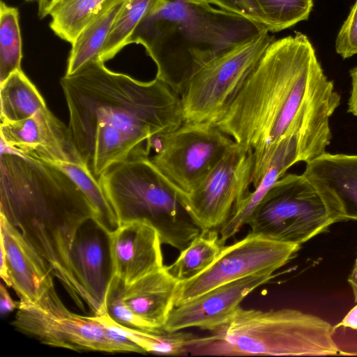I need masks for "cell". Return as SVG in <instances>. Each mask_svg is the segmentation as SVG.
I'll return each mask as SVG.
<instances>
[{
	"label": "cell",
	"mask_w": 357,
	"mask_h": 357,
	"mask_svg": "<svg viewBox=\"0 0 357 357\" xmlns=\"http://www.w3.org/2000/svg\"><path fill=\"white\" fill-rule=\"evenodd\" d=\"M340 104L312 44L296 32L268 45L216 124L238 150L253 151L255 188L284 137L297 135L305 163L326 152L332 138L329 119Z\"/></svg>",
	"instance_id": "cell-1"
},
{
	"label": "cell",
	"mask_w": 357,
	"mask_h": 357,
	"mask_svg": "<svg viewBox=\"0 0 357 357\" xmlns=\"http://www.w3.org/2000/svg\"><path fill=\"white\" fill-rule=\"evenodd\" d=\"M72 139L96 178L144 148L158 132L183 122L181 96L158 77L141 82L89 62L61 79Z\"/></svg>",
	"instance_id": "cell-2"
},
{
	"label": "cell",
	"mask_w": 357,
	"mask_h": 357,
	"mask_svg": "<svg viewBox=\"0 0 357 357\" xmlns=\"http://www.w3.org/2000/svg\"><path fill=\"white\" fill-rule=\"evenodd\" d=\"M0 214L31 243L82 310L71 249L79 228L95 218L90 202L56 165L8 147L0 155Z\"/></svg>",
	"instance_id": "cell-3"
},
{
	"label": "cell",
	"mask_w": 357,
	"mask_h": 357,
	"mask_svg": "<svg viewBox=\"0 0 357 357\" xmlns=\"http://www.w3.org/2000/svg\"><path fill=\"white\" fill-rule=\"evenodd\" d=\"M265 31L262 24L210 4L160 0L137 25L130 44L145 47L156 65V77L181 96L199 68Z\"/></svg>",
	"instance_id": "cell-4"
},
{
	"label": "cell",
	"mask_w": 357,
	"mask_h": 357,
	"mask_svg": "<svg viewBox=\"0 0 357 357\" xmlns=\"http://www.w3.org/2000/svg\"><path fill=\"white\" fill-rule=\"evenodd\" d=\"M334 326L321 318L283 308L239 306L210 335L196 339L190 356H328L344 354L333 339Z\"/></svg>",
	"instance_id": "cell-5"
},
{
	"label": "cell",
	"mask_w": 357,
	"mask_h": 357,
	"mask_svg": "<svg viewBox=\"0 0 357 357\" xmlns=\"http://www.w3.org/2000/svg\"><path fill=\"white\" fill-rule=\"evenodd\" d=\"M146 148L103 172L98 182L119 225L145 220L158 231L162 244L179 251L202 230L181 200V192L155 167Z\"/></svg>",
	"instance_id": "cell-6"
},
{
	"label": "cell",
	"mask_w": 357,
	"mask_h": 357,
	"mask_svg": "<svg viewBox=\"0 0 357 357\" xmlns=\"http://www.w3.org/2000/svg\"><path fill=\"white\" fill-rule=\"evenodd\" d=\"M341 221L303 174H285L268 191L248 225L254 234L301 245Z\"/></svg>",
	"instance_id": "cell-7"
},
{
	"label": "cell",
	"mask_w": 357,
	"mask_h": 357,
	"mask_svg": "<svg viewBox=\"0 0 357 357\" xmlns=\"http://www.w3.org/2000/svg\"><path fill=\"white\" fill-rule=\"evenodd\" d=\"M265 31L199 68L181 96L184 121L216 123L237 95L274 36Z\"/></svg>",
	"instance_id": "cell-8"
},
{
	"label": "cell",
	"mask_w": 357,
	"mask_h": 357,
	"mask_svg": "<svg viewBox=\"0 0 357 357\" xmlns=\"http://www.w3.org/2000/svg\"><path fill=\"white\" fill-rule=\"evenodd\" d=\"M162 137L161 149L150 159L182 194L192 192L236 148L234 139L211 121H184Z\"/></svg>",
	"instance_id": "cell-9"
},
{
	"label": "cell",
	"mask_w": 357,
	"mask_h": 357,
	"mask_svg": "<svg viewBox=\"0 0 357 357\" xmlns=\"http://www.w3.org/2000/svg\"><path fill=\"white\" fill-rule=\"evenodd\" d=\"M301 245L273 240L250 231L244 238L224 245L213 263L196 276L179 282L175 307L222 284L287 264Z\"/></svg>",
	"instance_id": "cell-10"
},
{
	"label": "cell",
	"mask_w": 357,
	"mask_h": 357,
	"mask_svg": "<svg viewBox=\"0 0 357 357\" xmlns=\"http://www.w3.org/2000/svg\"><path fill=\"white\" fill-rule=\"evenodd\" d=\"M11 325L41 343L74 351L110 352L103 326L95 315L70 312L54 285L35 303L20 301Z\"/></svg>",
	"instance_id": "cell-11"
},
{
	"label": "cell",
	"mask_w": 357,
	"mask_h": 357,
	"mask_svg": "<svg viewBox=\"0 0 357 357\" xmlns=\"http://www.w3.org/2000/svg\"><path fill=\"white\" fill-rule=\"evenodd\" d=\"M253 164V151H241L236 146L192 192L181 193L183 205L202 231H219L227 222L250 192Z\"/></svg>",
	"instance_id": "cell-12"
},
{
	"label": "cell",
	"mask_w": 357,
	"mask_h": 357,
	"mask_svg": "<svg viewBox=\"0 0 357 357\" xmlns=\"http://www.w3.org/2000/svg\"><path fill=\"white\" fill-rule=\"evenodd\" d=\"M109 231L91 218L79 228L71 249L72 271L80 296L93 315L106 313V296L113 275Z\"/></svg>",
	"instance_id": "cell-13"
},
{
	"label": "cell",
	"mask_w": 357,
	"mask_h": 357,
	"mask_svg": "<svg viewBox=\"0 0 357 357\" xmlns=\"http://www.w3.org/2000/svg\"><path fill=\"white\" fill-rule=\"evenodd\" d=\"M2 144L25 156L54 164L61 161L84 162L68 127L47 107L16 122H1Z\"/></svg>",
	"instance_id": "cell-14"
},
{
	"label": "cell",
	"mask_w": 357,
	"mask_h": 357,
	"mask_svg": "<svg viewBox=\"0 0 357 357\" xmlns=\"http://www.w3.org/2000/svg\"><path fill=\"white\" fill-rule=\"evenodd\" d=\"M272 270L248 275L217 287L174 307L162 329L176 331L190 327L211 331L225 322L251 292L269 282Z\"/></svg>",
	"instance_id": "cell-15"
},
{
	"label": "cell",
	"mask_w": 357,
	"mask_h": 357,
	"mask_svg": "<svg viewBox=\"0 0 357 357\" xmlns=\"http://www.w3.org/2000/svg\"><path fill=\"white\" fill-rule=\"evenodd\" d=\"M158 230L145 220L121 222L109 231L113 275L126 286L164 266Z\"/></svg>",
	"instance_id": "cell-16"
},
{
	"label": "cell",
	"mask_w": 357,
	"mask_h": 357,
	"mask_svg": "<svg viewBox=\"0 0 357 357\" xmlns=\"http://www.w3.org/2000/svg\"><path fill=\"white\" fill-rule=\"evenodd\" d=\"M1 243L8 264L10 287L21 301L36 302L54 286L53 272L21 232L0 214Z\"/></svg>",
	"instance_id": "cell-17"
},
{
	"label": "cell",
	"mask_w": 357,
	"mask_h": 357,
	"mask_svg": "<svg viewBox=\"0 0 357 357\" xmlns=\"http://www.w3.org/2000/svg\"><path fill=\"white\" fill-rule=\"evenodd\" d=\"M303 174L344 220H357V155L324 152L306 162Z\"/></svg>",
	"instance_id": "cell-18"
},
{
	"label": "cell",
	"mask_w": 357,
	"mask_h": 357,
	"mask_svg": "<svg viewBox=\"0 0 357 357\" xmlns=\"http://www.w3.org/2000/svg\"><path fill=\"white\" fill-rule=\"evenodd\" d=\"M179 281L166 266L125 285L123 298L132 313L150 332H158L175 307Z\"/></svg>",
	"instance_id": "cell-19"
},
{
	"label": "cell",
	"mask_w": 357,
	"mask_h": 357,
	"mask_svg": "<svg viewBox=\"0 0 357 357\" xmlns=\"http://www.w3.org/2000/svg\"><path fill=\"white\" fill-rule=\"evenodd\" d=\"M300 162L298 139L289 135L281 140L274 160L260 183L249 192L234 208L230 218L219 231L220 241L225 245L248 222L255 210L273 184L282 177L287 170Z\"/></svg>",
	"instance_id": "cell-20"
},
{
	"label": "cell",
	"mask_w": 357,
	"mask_h": 357,
	"mask_svg": "<svg viewBox=\"0 0 357 357\" xmlns=\"http://www.w3.org/2000/svg\"><path fill=\"white\" fill-rule=\"evenodd\" d=\"M124 0H56L49 15L51 29L60 38L72 43L92 20Z\"/></svg>",
	"instance_id": "cell-21"
},
{
	"label": "cell",
	"mask_w": 357,
	"mask_h": 357,
	"mask_svg": "<svg viewBox=\"0 0 357 357\" xmlns=\"http://www.w3.org/2000/svg\"><path fill=\"white\" fill-rule=\"evenodd\" d=\"M1 122H16L47 107L45 102L22 70L0 84Z\"/></svg>",
	"instance_id": "cell-22"
},
{
	"label": "cell",
	"mask_w": 357,
	"mask_h": 357,
	"mask_svg": "<svg viewBox=\"0 0 357 357\" xmlns=\"http://www.w3.org/2000/svg\"><path fill=\"white\" fill-rule=\"evenodd\" d=\"M123 1L92 20L77 36L71 43L66 75L75 73L89 62L100 60L102 47Z\"/></svg>",
	"instance_id": "cell-23"
},
{
	"label": "cell",
	"mask_w": 357,
	"mask_h": 357,
	"mask_svg": "<svg viewBox=\"0 0 357 357\" xmlns=\"http://www.w3.org/2000/svg\"><path fill=\"white\" fill-rule=\"evenodd\" d=\"M223 246L218 231H202L167 268L179 282L188 280L209 266Z\"/></svg>",
	"instance_id": "cell-24"
},
{
	"label": "cell",
	"mask_w": 357,
	"mask_h": 357,
	"mask_svg": "<svg viewBox=\"0 0 357 357\" xmlns=\"http://www.w3.org/2000/svg\"><path fill=\"white\" fill-rule=\"evenodd\" d=\"M160 0H125L112 24L100 55L102 62L112 59L125 46L145 15Z\"/></svg>",
	"instance_id": "cell-25"
},
{
	"label": "cell",
	"mask_w": 357,
	"mask_h": 357,
	"mask_svg": "<svg viewBox=\"0 0 357 357\" xmlns=\"http://www.w3.org/2000/svg\"><path fill=\"white\" fill-rule=\"evenodd\" d=\"M54 165L66 172L81 189L93 207L97 221L109 231L118 227L116 214L98 180L84 162L61 161Z\"/></svg>",
	"instance_id": "cell-26"
},
{
	"label": "cell",
	"mask_w": 357,
	"mask_h": 357,
	"mask_svg": "<svg viewBox=\"0 0 357 357\" xmlns=\"http://www.w3.org/2000/svg\"><path fill=\"white\" fill-rule=\"evenodd\" d=\"M22 43L17 8L0 4V84L21 70Z\"/></svg>",
	"instance_id": "cell-27"
},
{
	"label": "cell",
	"mask_w": 357,
	"mask_h": 357,
	"mask_svg": "<svg viewBox=\"0 0 357 357\" xmlns=\"http://www.w3.org/2000/svg\"><path fill=\"white\" fill-rule=\"evenodd\" d=\"M116 324L144 353L172 356H188L190 347L198 337V335L181 330L167 331L162 328L153 333L130 328L118 323Z\"/></svg>",
	"instance_id": "cell-28"
},
{
	"label": "cell",
	"mask_w": 357,
	"mask_h": 357,
	"mask_svg": "<svg viewBox=\"0 0 357 357\" xmlns=\"http://www.w3.org/2000/svg\"><path fill=\"white\" fill-rule=\"evenodd\" d=\"M270 32H278L308 19L313 0H255Z\"/></svg>",
	"instance_id": "cell-29"
},
{
	"label": "cell",
	"mask_w": 357,
	"mask_h": 357,
	"mask_svg": "<svg viewBox=\"0 0 357 357\" xmlns=\"http://www.w3.org/2000/svg\"><path fill=\"white\" fill-rule=\"evenodd\" d=\"M124 286L120 279L112 275L106 296V313L113 321L123 326L150 332L125 303L123 298Z\"/></svg>",
	"instance_id": "cell-30"
},
{
	"label": "cell",
	"mask_w": 357,
	"mask_h": 357,
	"mask_svg": "<svg viewBox=\"0 0 357 357\" xmlns=\"http://www.w3.org/2000/svg\"><path fill=\"white\" fill-rule=\"evenodd\" d=\"M335 46L343 59L357 54V0L337 33Z\"/></svg>",
	"instance_id": "cell-31"
},
{
	"label": "cell",
	"mask_w": 357,
	"mask_h": 357,
	"mask_svg": "<svg viewBox=\"0 0 357 357\" xmlns=\"http://www.w3.org/2000/svg\"><path fill=\"white\" fill-rule=\"evenodd\" d=\"M220 9L262 24L266 27L264 16L255 0H208ZM268 28V27H267Z\"/></svg>",
	"instance_id": "cell-32"
},
{
	"label": "cell",
	"mask_w": 357,
	"mask_h": 357,
	"mask_svg": "<svg viewBox=\"0 0 357 357\" xmlns=\"http://www.w3.org/2000/svg\"><path fill=\"white\" fill-rule=\"evenodd\" d=\"M18 302H15L11 298L6 287L0 285V312L1 316H5L17 309Z\"/></svg>",
	"instance_id": "cell-33"
},
{
	"label": "cell",
	"mask_w": 357,
	"mask_h": 357,
	"mask_svg": "<svg viewBox=\"0 0 357 357\" xmlns=\"http://www.w3.org/2000/svg\"><path fill=\"white\" fill-rule=\"evenodd\" d=\"M351 90L348 102V112L357 117V66L350 70Z\"/></svg>",
	"instance_id": "cell-34"
},
{
	"label": "cell",
	"mask_w": 357,
	"mask_h": 357,
	"mask_svg": "<svg viewBox=\"0 0 357 357\" xmlns=\"http://www.w3.org/2000/svg\"><path fill=\"white\" fill-rule=\"evenodd\" d=\"M340 326L357 330V304L348 312L339 324L334 326V328Z\"/></svg>",
	"instance_id": "cell-35"
},
{
	"label": "cell",
	"mask_w": 357,
	"mask_h": 357,
	"mask_svg": "<svg viewBox=\"0 0 357 357\" xmlns=\"http://www.w3.org/2000/svg\"><path fill=\"white\" fill-rule=\"evenodd\" d=\"M348 282L352 289L354 301L357 302V256L353 268L348 277Z\"/></svg>",
	"instance_id": "cell-36"
},
{
	"label": "cell",
	"mask_w": 357,
	"mask_h": 357,
	"mask_svg": "<svg viewBox=\"0 0 357 357\" xmlns=\"http://www.w3.org/2000/svg\"><path fill=\"white\" fill-rule=\"evenodd\" d=\"M56 0H38V16L40 19L49 15L50 8Z\"/></svg>",
	"instance_id": "cell-37"
},
{
	"label": "cell",
	"mask_w": 357,
	"mask_h": 357,
	"mask_svg": "<svg viewBox=\"0 0 357 357\" xmlns=\"http://www.w3.org/2000/svg\"><path fill=\"white\" fill-rule=\"evenodd\" d=\"M180 1H183L188 3L196 4V5H205L209 4L208 0H177Z\"/></svg>",
	"instance_id": "cell-38"
},
{
	"label": "cell",
	"mask_w": 357,
	"mask_h": 357,
	"mask_svg": "<svg viewBox=\"0 0 357 357\" xmlns=\"http://www.w3.org/2000/svg\"><path fill=\"white\" fill-rule=\"evenodd\" d=\"M26 1H31V0H26Z\"/></svg>",
	"instance_id": "cell-39"
}]
</instances>
